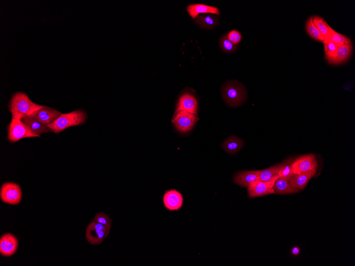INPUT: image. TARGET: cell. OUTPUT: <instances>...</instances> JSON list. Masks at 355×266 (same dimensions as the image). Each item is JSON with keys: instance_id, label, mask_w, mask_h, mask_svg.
<instances>
[{"instance_id": "4316f807", "label": "cell", "mask_w": 355, "mask_h": 266, "mask_svg": "<svg viewBox=\"0 0 355 266\" xmlns=\"http://www.w3.org/2000/svg\"><path fill=\"white\" fill-rule=\"evenodd\" d=\"M220 45L222 51L225 53H233L237 50L238 45H235L229 40L227 34L222 37L220 40Z\"/></svg>"}, {"instance_id": "f1b7e54d", "label": "cell", "mask_w": 355, "mask_h": 266, "mask_svg": "<svg viewBox=\"0 0 355 266\" xmlns=\"http://www.w3.org/2000/svg\"><path fill=\"white\" fill-rule=\"evenodd\" d=\"M94 221L103 224L107 228L111 229L112 227V221L108 215L103 213H97L96 214Z\"/></svg>"}, {"instance_id": "8992f818", "label": "cell", "mask_w": 355, "mask_h": 266, "mask_svg": "<svg viewBox=\"0 0 355 266\" xmlns=\"http://www.w3.org/2000/svg\"><path fill=\"white\" fill-rule=\"evenodd\" d=\"M318 163L314 154H307L295 159L292 164L293 174H300L309 171L317 172Z\"/></svg>"}, {"instance_id": "30bf717a", "label": "cell", "mask_w": 355, "mask_h": 266, "mask_svg": "<svg viewBox=\"0 0 355 266\" xmlns=\"http://www.w3.org/2000/svg\"><path fill=\"white\" fill-rule=\"evenodd\" d=\"M18 241L13 235L6 234L0 238V254L4 257H10L17 251Z\"/></svg>"}, {"instance_id": "9a60e30c", "label": "cell", "mask_w": 355, "mask_h": 266, "mask_svg": "<svg viewBox=\"0 0 355 266\" xmlns=\"http://www.w3.org/2000/svg\"><path fill=\"white\" fill-rule=\"evenodd\" d=\"M21 120L33 134L39 137L40 135L51 131L46 124L40 122L32 115L26 116V117L23 118Z\"/></svg>"}, {"instance_id": "d4e9b609", "label": "cell", "mask_w": 355, "mask_h": 266, "mask_svg": "<svg viewBox=\"0 0 355 266\" xmlns=\"http://www.w3.org/2000/svg\"><path fill=\"white\" fill-rule=\"evenodd\" d=\"M313 23L319 29L321 34L324 37L325 39L327 38L330 33V27L323 18L318 15L312 16Z\"/></svg>"}, {"instance_id": "3957f363", "label": "cell", "mask_w": 355, "mask_h": 266, "mask_svg": "<svg viewBox=\"0 0 355 266\" xmlns=\"http://www.w3.org/2000/svg\"><path fill=\"white\" fill-rule=\"evenodd\" d=\"M222 96L225 102L232 107H238L246 100L247 93L244 87L237 82H232L223 87Z\"/></svg>"}, {"instance_id": "52a82bcc", "label": "cell", "mask_w": 355, "mask_h": 266, "mask_svg": "<svg viewBox=\"0 0 355 266\" xmlns=\"http://www.w3.org/2000/svg\"><path fill=\"white\" fill-rule=\"evenodd\" d=\"M277 178L268 182L258 180L252 182L247 187L249 197L253 198L275 194L273 186Z\"/></svg>"}, {"instance_id": "5bb4252c", "label": "cell", "mask_w": 355, "mask_h": 266, "mask_svg": "<svg viewBox=\"0 0 355 266\" xmlns=\"http://www.w3.org/2000/svg\"><path fill=\"white\" fill-rule=\"evenodd\" d=\"M260 171H245L237 173L234 178L235 184L247 188L252 182L258 181Z\"/></svg>"}, {"instance_id": "f546056e", "label": "cell", "mask_w": 355, "mask_h": 266, "mask_svg": "<svg viewBox=\"0 0 355 266\" xmlns=\"http://www.w3.org/2000/svg\"><path fill=\"white\" fill-rule=\"evenodd\" d=\"M227 37L229 40L235 45H238L242 39L241 33L237 30H232L228 33Z\"/></svg>"}, {"instance_id": "cb8c5ba5", "label": "cell", "mask_w": 355, "mask_h": 266, "mask_svg": "<svg viewBox=\"0 0 355 266\" xmlns=\"http://www.w3.org/2000/svg\"><path fill=\"white\" fill-rule=\"evenodd\" d=\"M305 29H306L308 35L312 39L320 41V42H323L325 38L321 34L315 23H313L312 16L307 20L306 24H305Z\"/></svg>"}, {"instance_id": "d6986e66", "label": "cell", "mask_w": 355, "mask_h": 266, "mask_svg": "<svg viewBox=\"0 0 355 266\" xmlns=\"http://www.w3.org/2000/svg\"><path fill=\"white\" fill-rule=\"evenodd\" d=\"M110 232V230L102 231L87 227L86 238L90 244L99 245L108 237Z\"/></svg>"}, {"instance_id": "7402d4cb", "label": "cell", "mask_w": 355, "mask_h": 266, "mask_svg": "<svg viewBox=\"0 0 355 266\" xmlns=\"http://www.w3.org/2000/svg\"><path fill=\"white\" fill-rule=\"evenodd\" d=\"M325 39L332 41L337 47L352 44V40L349 37L337 32L332 27L328 37Z\"/></svg>"}, {"instance_id": "5b68a950", "label": "cell", "mask_w": 355, "mask_h": 266, "mask_svg": "<svg viewBox=\"0 0 355 266\" xmlns=\"http://www.w3.org/2000/svg\"><path fill=\"white\" fill-rule=\"evenodd\" d=\"M1 201L6 204L15 205L21 201L22 191L18 184L7 182L3 184L0 191Z\"/></svg>"}, {"instance_id": "6da1fadb", "label": "cell", "mask_w": 355, "mask_h": 266, "mask_svg": "<svg viewBox=\"0 0 355 266\" xmlns=\"http://www.w3.org/2000/svg\"><path fill=\"white\" fill-rule=\"evenodd\" d=\"M43 106L32 102L25 93L17 92L11 98L9 109L12 119L21 120L34 114Z\"/></svg>"}, {"instance_id": "8fae6325", "label": "cell", "mask_w": 355, "mask_h": 266, "mask_svg": "<svg viewBox=\"0 0 355 266\" xmlns=\"http://www.w3.org/2000/svg\"><path fill=\"white\" fill-rule=\"evenodd\" d=\"M352 44L338 47L335 53L326 61L331 65H338L348 62L353 53Z\"/></svg>"}, {"instance_id": "603a6c76", "label": "cell", "mask_w": 355, "mask_h": 266, "mask_svg": "<svg viewBox=\"0 0 355 266\" xmlns=\"http://www.w3.org/2000/svg\"><path fill=\"white\" fill-rule=\"evenodd\" d=\"M279 170V164L271 166L266 170L260 171L259 181L268 182L278 178Z\"/></svg>"}, {"instance_id": "484cf974", "label": "cell", "mask_w": 355, "mask_h": 266, "mask_svg": "<svg viewBox=\"0 0 355 266\" xmlns=\"http://www.w3.org/2000/svg\"><path fill=\"white\" fill-rule=\"evenodd\" d=\"M294 159H287L283 163L279 164V170L278 176L282 177H291L293 173L292 172V164Z\"/></svg>"}, {"instance_id": "e0dca14e", "label": "cell", "mask_w": 355, "mask_h": 266, "mask_svg": "<svg viewBox=\"0 0 355 266\" xmlns=\"http://www.w3.org/2000/svg\"><path fill=\"white\" fill-rule=\"evenodd\" d=\"M187 10L190 15L194 20L198 15L201 13L214 14L220 15V12L218 7L202 4H195L187 6Z\"/></svg>"}, {"instance_id": "ac0fdd59", "label": "cell", "mask_w": 355, "mask_h": 266, "mask_svg": "<svg viewBox=\"0 0 355 266\" xmlns=\"http://www.w3.org/2000/svg\"><path fill=\"white\" fill-rule=\"evenodd\" d=\"M317 172L309 171L300 174H293L291 177L293 186L297 189L303 190L308 184L310 180L316 176Z\"/></svg>"}, {"instance_id": "83f0119b", "label": "cell", "mask_w": 355, "mask_h": 266, "mask_svg": "<svg viewBox=\"0 0 355 266\" xmlns=\"http://www.w3.org/2000/svg\"><path fill=\"white\" fill-rule=\"evenodd\" d=\"M323 43L325 48V59L327 60L335 53L338 47L332 41L327 39L324 40Z\"/></svg>"}, {"instance_id": "4fadbf2b", "label": "cell", "mask_w": 355, "mask_h": 266, "mask_svg": "<svg viewBox=\"0 0 355 266\" xmlns=\"http://www.w3.org/2000/svg\"><path fill=\"white\" fill-rule=\"evenodd\" d=\"M275 194L287 195L299 192V189L293 186L291 182V177H279L273 186Z\"/></svg>"}, {"instance_id": "ba28073f", "label": "cell", "mask_w": 355, "mask_h": 266, "mask_svg": "<svg viewBox=\"0 0 355 266\" xmlns=\"http://www.w3.org/2000/svg\"><path fill=\"white\" fill-rule=\"evenodd\" d=\"M195 114L184 111L177 112L172 120L177 129L181 133L191 130L197 121Z\"/></svg>"}, {"instance_id": "ffe728a7", "label": "cell", "mask_w": 355, "mask_h": 266, "mask_svg": "<svg viewBox=\"0 0 355 266\" xmlns=\"http://www.w3.org/2000/svg\"><path fill=\"white\" fill-rule=\"evenodd\" d=\"M244 145V141L235 136L228 138L222 144V148L230 154L237 153L241 150Z\"/></svg>"}, {"instance_id": "7a4b0ae2", "label": "cell", "mask_w": 355, "mask_h": 266, "mask_svg": "<svg viewBox=\"0 0 355 266\" xmlns=\"http://www.w3.org/2000/svg\"><path fill=\"white\" fill-rule=\"evenodd\" d=\"M86 119L84 111L77 110L68 113L62 114L60 117L47 127L55 134H59L65 129L83 124Z\"/></svg>"}, {"instance_id": "4dcf8cb0", "label": "cell", "mask_w": 355, "mask_h": 266, "mask_svg": "<svg viewBox=\"0 0 355 266\" xmlns=\"http://www.w3.org/2000/svg\"><path fill=\"white\" fill-rule=\"evenodd\" d=\"M87 228L102 231H111V229L107 228L105 226H104L103 224L99 223L94 220L91 223H90Z\"/></svg>"}, {"instance_id": "44dd1931", "label": "cell", "mask_w": 355, "mask_h": 266, "mask_svg": "<svg viewBox=\"0 0 355 266\" xmlns=\"http://www.w3.org/2000/svg\"><path fill=\"white\" fill-rule=\"evenodd\" d=\"M196 22L203 28L212 29L215 27L218 22V18L216 15L205 14L197 16Z\"/></svg>"}, {"instance_id": "277c9868", "label": "cell", "mask_w": 355, "mask_h": 266, "mask_svg": "<svg viewBox=\"0 0 355 266\" xmlns=\"http://www.w3.org/2000/svg\"><path fill=\"white\" fill-rule=\"evenodd\" d=\"M7 139L12 143L27 138L39 137L29 129L21 120L12 119L8 127Z\"/></svg>"}, {"instance_id": "2e32d148", "label": "cell", "mask_w": 355, "mask_h": 266, "mask_svg": "<svg viewBox=\"0 0 355 266\" xmlns=\"http://www.w3.org/2000/svg\"><path fill=\"white\" fill-rule=\"evenodd\" d=\"M197 102L196 99L189 94L181 96L178 102L177 112L184 111L194 114H197Z\"/></svg>"}, {"instance_id": "9c48e42d", "label": "cell", "mask_w": 355, "mask_h": 266, "mask_svg": "<svg viewBox=\"0 0 355 266\" xmlns=\"http://www.w3.org/2000/svg\"><path fill=\"white\" fill-rule=\"evenodd\" d=\"M163 203L166 209L170 211L179 210L183 207L184 198L182 194L175 189H171L165 193Z\"/></svg>"}, {"instance_id": "7c38bea8", "label": "cell", "mask_w": 355, "mask_h": 266, "mask_svg": "<svg viewBox=\"0 0 355 266\" xmlns=\"http://www.w3.org/2000/svg\"><path fill=\"white\" fill-rule=\"evenodd\" d=\"M61 114L60 112L52 108L43 106L32 115L40 122L47 126L55 121Z\"/></svg>"}, {"instance_id": "1f68e13d", "label": "cell", "mask_w": 355, "mask_h": 266, "mask_svg": "<svg viewBox=\"0 0 355 266\" xmlns=\"http://www.w3.org/2000/svg\"><path fill=\"white\" fill-rule=\"evenodd\" d=\"M300 252V249L299 247H295L292 250V254L294 256H298Z\"/></svg>"}]
</instances>
